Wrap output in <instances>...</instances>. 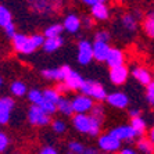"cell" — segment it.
Instances as JSON below:
<instances>
[{
	"mask_svg": "<svg viewBox=\"0 0 154 154\" xmlns=\"http://www.w3.org/2000/svg\"><path fill=\"white\" fill-rule=\"evenodd\" d=\"M72 125L81 133H86L89 136H99L101 132V121L88 112V114H74Z\"/></svg>",
	"mask_w": 154,
	"mask_h": 154,
	"instance_id": "cell-1",
	"label": "cell"
},
{
	"mask_svg": "<svg viewBox=\"0 0 154 154\" xmlns=\"http://www.w3.org/2000/svg\"><path fill=\"white\" fill-rule=\"evenodd\" d=\"M29 8L40 15H49L63 7V0H26Z\"/></svg>",
	"mask_w": 154,
	"mask_h": 154,
	"instance_id": "cell-2",
	"label": "cell"
},
{
	"mask_svg": "<svg viewBox=\"0 0 154 154\" xmlns=\"http://www.w3.org/2000/svg\"><path fill=\"white\" fill-rule=\"evenodd\" d=\"M81 93L88 94L94 101H106L108 94L106 88L100 82L93 81V79H85V82H83L82 88H81Z\"/></svg>",
	"mask_w": 154,
	"mask_h": 154,
	"instance_id": "cell-3",
	"label": "cell"
},
{
	"mask_svg": "<svg viewBox=\"0 0 154 154\" xmlns=\"http://www.w3.org/2000/svg\"><path fill=\"white\" fill-rule=\"evenodd\" d=\"M26 117H28V122L32 126H46L51 124V115L36 104H31Z\"/></svg>",
	"mask_w": 154,
	"mask_h": 154,
	"instance_id": "cell-4",
	"label": "cell"
},
{
	"mask_svg": "<svg viewBox=\"0 0 154 154\" xmlns=\"http://www.w3.org/2000/svg\"><path fill=\"white\" fill-rule=\"evenodd\" d=\"M121 140L117 139V137L114 136V135H111V133L108 132L106 133V135H100L99 136V140H97V146H99V149H100L101 151H104V153H117V151L121 150Z\"/></svg>",
	"mask_w": 154,
	"mask_h": 154,
	"instance_id": "cell-5",
	"label": "cell"
},
{
	"mask_svg": "<svg viewBox=\"0 0 154 154\" xmlns=\"http://www.w3.org/2000/svg\"><path fill=\"white\" fill-rule=\"evenodd\" d=\"M76 60L81 65H88L93 58V43L82 39L76 45Z\"/></svg>",
	"mask_w": 154,
	"mask_h": 154,
	"instance_id": "cell-6",
	"label": "cell"
},
{
	"mask_svg": "<svg viewBox=\"0 0 154 154\" xmlns=\"http://www.w3.org/2000/svg\"><path fill=\"white\" fill-rule=\"evenodd\" d=\"M71 100L75 114H88V112L92 111V108H93L94 103H96L92 97H89L85 93L76 94V96L72 97Z\"/></svg>",
	"mask_w": 154,
	"mask_h": 154,
	"instance_id": "cell-7",
	"label": "cell"
},
{
	"mask_svg": "<svg viewBox=\"0 0 154 154\" xmlns=\"http://www.w3.org/2000/svg\"><path fill=\"white\" fill-rule=\"evenodd\" d=\"M45 35L43 33H33L31 36H26L25 42H24V46H22L21 54H32L33 51H36L39 47L43 46V43H45Z\"/></svg>",
	"mask_w": 154,
	"mask_h": 154,
	"instance_id": "cell-8",
	"label": "cell"
},
{
	"mask_svg": "<svg viewBox=\"0 0 154 154\" xmlns=\"http://www.w3.org/2000/svg\"><path fill=\"white\" fill-rule=\"evenodd\" d=\"M15 107V101L13 97H0V125H7L10 122L11 112Z\"/></svg>",
	"mask_w": 154,
	"mask_h": 154,
	"instance_id": "cell-9",
	"label": "cell"
},
{
	"mask_svg": "<svg viewBox=\"0 0 154 154\" xmlns=\"http://www.w3.org/2000/svg\"><path fill=\"white\" fill-rule=\"evenodd\" d=\"M111 135H114L117 139H119L121 142H132L135 140L137 136L136 131L132 128V125L129 124V125H119V126H115L114 129L110 131Z\"/></svg>",
	"mask_w": 154,
	"mask_h": 154,
	"instance_id": "cell-10",
	"label": "cell"
},
{
	"mask_svg": "<svg viewBox=\"0 0 154 154\" xmlns=\"http://www.w3.org/2000/svg\"><path fill=\"white\" fill-rule=\"evenodd\" d=\"M71 67L69 65H61L58 68H46L43 69L40 74L47 81H57V82H61V81H64L65 75L69 72Z\"/></svg>",
	"mask_w": 154,
	"mask_h": 154,
	"instance_id": "cell-11",
	"label": "cell"
},
{
	"mask_svg": "<svg viewBox=\"0 0 154 154\" xmlns=\"http://www.w3.org/2000/svg\"><path fill=\"white\" fill-rule=\"evenodd\" d=\"M110 81H111L114 85H124V83L128 81L129 76V69L125 64L124 65H118V67H112L110 68Z\"/></svg>",
	"mask_w": 154,
	"mask_h": 154,
	"instance_id": "cell-12",
	"label": "cell"
},
{
	"mask_svg": "<svg viewBox=\"0 0 154 154\" xmlns=\"http://www.w3.org/2000/svg\"><path fill=\"white\" fill-rule=\"evenodd\" d=\"M106 101L111 107L118 108V110H124V108H126L129 106V97L124 92H114V93L107 94Z\"/></svg>",
	"mask_w": 154,
	"mask_h": 154,
	"instance_id": "cell-13",
	"label": "cell"
},
{
	"mask_svg": "<svg viewBox=\"0 0 154 154\" xmlns=\"http://www.w3.org/2000/svg\"><path fill=\"white\" fill-rule=\"evenodd\" d=\"M110 50H111V46L108 42H99V40L93 42V58L96 61L106 63Z\"/></svg>",
	"mask_w": 154,
	"mask_h": 154,
	"instance_id": "cell-14",
	"label": "cell"
},
{
	"mask_svg": "<svg viewBox=\"0 0 154 154\" xmlns=\"http://www.w3.org/2000/svg\"><path fill=\"white\" fill-rule=\"evenodd\" d=\"M132 76L143 86H147L154 81V75L151 74L150 69L146 67H142V65H137L132 69Z\"/></svg>",
	"mask_w": 154,
	"mask_h": 154,
	"instance_id": "cell-15",
	"label": "cell"
},
{
	"mask_svg": "<svg viewBox=\"0 0 154 154\" xmlns=\"http://www.w3.org/2000/svg\"><path fill=\"white\" fill-rule=\"evenodd\" d=\"M83 82H85V78H83L79 72L74 71L72 68L69 69V72L65 75V78H64V83L68 86L69 92H71V90H81Z\"/></svg>",
	"mask_w": 154,
	"mask_h": 154,
	"instance_id": "cell-16",
	"label": "cell"
},
{
	"mask_svg": "<svg viewBox=\"0 0 154 154\" xmlns=\"http://www.w3.org/2000/svg\"><path fill=\"white\" fill-rule=\"evenodd\" d=\"M63 25H64V29L68 33H76L82 26V20L76 14H68L65 15Z\"/></svg>",
	"mask_w": 154,
	"mask_h": 154,
	"instance_id": "cell-17",
	"label": "cell"
},
{
	"mask_svg": "<svg viewBox=\"0 0 154 154\" xmlns=\"http://www.w3.org/2000/svg\"><path fill=\"white\" fill-rule=\"evenodd\" d=\"M90 15L96 21H106L110 18V10L106 3H97L90 7Z\"/></svg>",
	"mask_w": 154,
	"mask_h": 154,
	"instance_id": "cell-18",
	"label": "cell"
},
{
	"mask_svg": "<svg viewBox=\"0 0 154 154\" xmlns=\"http://www.w3.org/2000/svg\"><path fill=\"white\" fill-rule=\"evenodd\" d=\"M106 64L112 68V67H118V65H124L125 64V54L124 51L119 50V49H112L110 50V54H108L107 60H106Z\"/></svg>",
	"mask_w": 154,
	"mask_h": 154,
	"instance_id": "cell-19",
	"label": "cell"
},
{
	"mask_svg": "<svg viewBox=\"0 0 154 154\" xmlns=\"http://www.w3.org/2000/svg\"><path fill=\"white\" fill-rule=\"evenodd\" d=\"M63 45H64L63 36H54V38H46L42 47L46 53H54V51H57L58 49H61Z\"/></svg>",
	"mask_w": 154,
	"mask_h": 154,
	"instance_id": "cell-20",
	"label": "cell"
},
{
	"mask_svg": "<svg viewBox=\"0 0 154 154\" xmlns=\"http://www.w3.org/2000/svg\"><path fill=\"white\" fill-rule=\"evenodd\" d=\"M57 111L60 114L65 115V117H72L75 114L74 112V107H72V100L67 99L65 96H61L60 100L57 101Z\"/></svg>",
	"mask_w": 154,
	"mask_h": 154,
	"instance_id": "cell-21",
	"label": "cell"
},
{
	"mask_svg": "<svg viewBox=\"0 0 154 154\" xmlns=\"http://www.w3.org/2000/svg\"><path fill=\"white\" fill-rule=\"evenodd\" d=\"M136 149L140 154H154V144L149 137L140 136L136 142Z\"/></svg>",
	"mask_w": 154,
	"mask_h": 154,
	"instance_id": "cell-22",
	"label": "cell"
},
{
	"mask_svg": "<svg viewBox=\"0 0 154 154\" xmlns=\"http://www.w3.org/2000/svg\"><path fill=\"white\" fill-rule=\"evenodd\" d=\"M131 125H132V128L136 131L137 136H143L144 133H146V129H147V122L146 119L143 118V117H133V118H131Z\"/></svg>",
	"mask_w": 154,
	"mask_h": 154,
	"instance_id": "cell-23",
	"label": "cell"
},
{
	"mask_svg": "<svg viewBox=\"0 0 154 154\" xmlns=\"http://www.w3.org/2000/svg\"><path fill=\"white\" fill-rule=\"evenodd\" d=\"M122 26L129 31V32H133V31H136L137 28V17L135 14H125L122 15Z\"/></svg>",
	"mask_w": 154,
	"mask_h": 154,
	"instance_id": "cell-24",
	"label": "cell"
},
{
	"mask_svg": "<svg viewBox=\"0 0 154 154\" xmlns=\"http://www.w3.org/2000/svg\"><path fill=\"white\" fill-rule=\"evenodd\" d=\"M10 92H11V94L15 97H22L28 93V88H26V85L24 82H21V81H14V82L10 85Z\"/></svg>",
	"mask_w": 154,
	"mask_h": 154,
	"instance_id": "cell-25",
	"label": "cell"
},
{
	"mask_svg": "<svg viewBox=\"0 0 154 154\" xmlns=\"http://www.w3.org/2000/svg\"><path fill=\"white\" fill-rule=\"evenodd\" d=\"M63 31H65L63 24H51L45 29L43 35H45V38H54V36H61Z\"/></svg>",
	"mask_w": 154,
	"mask_h": 154,
	"instance_id": "cell-26",
	"label": "cell"
},
{
	"mask_svg": "<svg viewBox=\"0 0 154 154\" xmlns=\"http://www.w3.org/2000/svg\"><path fill=\"white\" fill-rule=\"evenodd\" d=\"M10 22H13V14L11 11L8 10L6 6H2L0 4V26H6L8 25Z\"/></svg>",
	"mask_w": 154,
	"mask_h": 154,
	"instance_id": "cell-27",
	"label": "cell"
},
{
	"mask_svg": "<svg viewBox=\"0 0 154 154\" xmlns=\"http://www.w3.org/2000/svg\"><path fill=\"white\" fill-rule=\"evenodd\" d=\"M43 97H45L47 101H51V103L57 104L61 94L58 93V90L56 89V88H46V89L43 90Z\"/></svg>",
	"mask_w": 154,
	"mask_h": 154,
	"instance_id": "cell-28",
	"label": "cell"
},
{
	"mask_svg": "<svg viewBox=\"0 0 154 154\" xmlns=\"http://www.w3.org/2000/svg\"><path fill=\"white\" fill-rule=\"evenodd\" d=\"M28 100L31 101V104H36V106H39L40 103L43 101V92H40L39 89H32V90H28Z\"/></svg>",
	"mask_w": 154,
	"mask_h": 154,
	"instance_id": "cell-29",
	"label": "cell"
},
{
	"mask_svg": "<svg viewBox=\"0 0 154 154\" xmlns=\"http://www.w3.org/2000/svg\"><path fill=\"white\" fill-rule=\"evenodd\" d=\"M143 29L149 38L154 39V15L149 14V17L143 21Z\"/></svg>",
	"mask_w": 154,
	"mask_h": 154,
	"instance_id": "cell-30",
	"label": "cell"
},
{
	"mask_svg": "<svg viewBox=\"0 0 154 154\" xmlns=\"http://www.w3.org/2000/svg\"><path fill=\"white\" fill-rule=\"evenodd\" d=\"M90 114L103 122L104 115H106V108H104V106H103L101 103H94V106H93V108H92Z\"/></svg>",
	"mask_w": 154,
	"mask_h": 154,
	"instance_id": "cell-31",
	"label": "cell"
},
{
	"mask_svg": "<svg viewBox=\"0 0 154 154\" xmlns=\"http://www.w3.org/2000/svg\"><path fill=\"white\" fill-rule=\"evenodd\" d=\"M86 147L83 146L81 142H76V140H72L68 143V150L71 154H83L85 153Z\"/></svg>",
	"mask_w": 154,
	"mask_h": 154,
	"instance_id": "cell-32",
	"label": "cell"
},
{
	"mask_svg": "<svg viewBox=\"0 0 154 154\" xmlns=\"http://www.w3.org/2000/svg\"><path fill=\"white\" fill-rule=\"evenodd\" d=\"M40 107L45 110V111H47L50 115H53L54 112H57V104H54L51 103V101H47L46 99H43V101L39 104Z\"/></svg>",
	"mask_w": 154,
	"mask_h": 154,
	"instance_id": "cell-33",
	"label": "cell"
},
{
	"mask_svg": "<svg viewBox=\"0 0 154 154\" xmlns=\"http://www.w3.org/2000/svg\"><path fill=\"white\" fill-rule=\"evenodd\" d=\"M51 129H53V132L56 133H64L67 131V125H65L64 121H61V119H54L51 122Z\"/></svg>",
	"mask_w": 154,
	"mask_h": 154,
	"instance_id": "cell-34",
	"label": "cell"
},
{
	"mask_svg": "<svg viewBox=\"0 0 154 154\" xmlns=\"http://www.w3.org/2000/svg\"><path fill=\"white\" fill-rule=\"evenodd\" d=\"M146 100L150 106H154V81L146 86Z\"/></svg>",
	"mask_w": 154,
	"mask_h": 154,
	"instance_id": "cell-35",
	"label": "cell"
},
{
	"mask_svg": "<svg viewBox=\"0 0 154 154\" xmlns=\"http://www.w3.org/2000/svg\"><path fill=\"white\" fill-rule=\"evenodd\" d=\"M111 39V35L107 31H97L94 33V40H99V42H110Z\"/></svg>",
	"mask_w": 154,
	"mask_h": 154,
	"instance_id": "cell-36",
	"label": "cell"
},
{
	"mask_svg": "<svg viewBox=\"0 0 154 154\" xmlns=\"http://www.w3.org/2000/svg\"><path fill=\"white\" fill-rule=\"evenodd\" d=\"M8 143H10L8 136L3 132V131H0V153H3V151L7 150Z\"/></svg>",
	"mask_w": 154,
	"mask_h": 154,
	"instance_id": "cell-37",
	"label": "cell"
},
{
	"mask_svg": "<svg viewBox=\"0 0 154 154\" xmlns=\"http://www.w3.org/2000/svg\"><path fill=\"white\" fill-rule=\"evenodd\" d=\"M4 33H6V36H7V38H10V39H13V38H14V35L17 33V28H15L14 22H10L8 25L4 26Z\"/></svg>",
	"mask_w": 154,
	"mask_h": 154,
	"instance_id": "cell-38",
	"label": "cell"
},
{
	"mask_svg": "<svg viewBox=\"0 0 154 154\" xmlns=\"http://www.w3.org/2000/svg\"><path fill=\"white\" fill-rule=\"evenodd\" d=\"M38 154H58V151H57V149L53 146H45L40 149Z\"/></svg>",
	"mask_w": 154,
	"mask_h": 154,
	"instance_id": "cell-39",
	"label": "cell"
},
{
	"mask_svg": "<svg viewBox=\"0 0 154 154\" xmlns=\"http://www.w3.org/2000/svg\"><path fill=\"white\" fill-rule=\"evenodd\" d=\"M56 89L58 90V93L63 96V94H65L67 92H69V89H68V86L64 83V81H61V82H58L57 85H56Z\"/></svg>",
	"mask_w": 154,
	"mask_h": 154,
	"instance_id": "cell-40",
	"label": "cell"
},
{
	"mask_svg": "<svg viewBox=\"0 0 154 154\" xmlns=\"http://www.w3.org/2000/svg\"><path fill=\"white\" fill-rule=\"evenodd\" d=\"M82 20V26L83 28H92L93 26V20H92V17H83V18H81Z\"/></svg>",
	"mask_w": 154,
	"mask_h": 154,
	"instance_id": "cell-41",
	"label": "cell"
},
{
	"mask_svg": "<svg viewBox=\"0 0 154 154\" xmlns=\"http://www.w3.org/2000/svg\"><path fill=\"white\" fill-rule=\"evenodd\" d=\"M119 154H140V153L137 150H135V149H131V147H124V149L119 150Z\"/></svg>",
	"mask_w": 154,
	"mask_h": 154,
	"instance_id": "cell-42",
	"label": "cell"
},
{
	"mask_svg": "<svg viewBox=\"0 0 154 154\" xmlns=\"http://www.w3.org/2000/svg\"><path fill=\"white\" fill-rule=\"evenodd\" d=\"M83 4H86V6H94V4H97V3H106V0H81Z\"/></svg>",
	"mask_w": 154,
	"mask_h": 154,
	"instance_id": "cell-43",
	"label": "cell"
},
{
	"mask_svg": "<svg viewBox=\"0 0 154 154\" xmlns=\"http://www.w3.org/2000/svg\"><path fill=\"white\" fill-rule=\"evenodd\" d=\"M128 114H129V117L131 118H133V117H139L140 115V110L139 108H131L128 111Z\"/></svg>",
	"mask_w": 154,
	"mask_h": 154,
	"instance_id": "cell-44",
	"label": "cell"
},
{
	"mask_svg": "<svg viewBox=\"0 0 154 154\" xmlns=\"http://www.w3.org/2000/svg\"><path fill=\"white\" fill-rule=\"evenodd\" d=\"M83 154H99V151H97V149H94V147H86Z\"/></svg>",
	"mask_w": 154,
	"mask_h": 154,
	"instance_id": "cell-45",
	"label": "cell"
},
{
	"mask_svg": "<svg viewBox=\"0 0 154 154\" xmlns=\"http://www.w3.org/2000/svg\"><path fill=\"white\" fill-rule=\"evenodd\" d=\"M149 139H150L154 144V126H151L150 131H149Z\"/></svg>",
	"mask_w": 154,
	"mask_h": 154,
	"instance_id": "cell-46",
	"label": "cell"
},
{
	"mask_svg": "<svg viewBox=\"0 0 154 154\" xmlns=\"http://www.w3.org/2000/svg\"><path fill=\"white\" fill-rule=\"evenodd\" d=\"M2 85H3V79L0 78V88H2Z\"/></svg>",
	"mask_w": 154,
	"mask_h": 154,
	"instance_id": "cell-47",
	"label": "cell"
},
{
	"mask_svg": "<svg viewBox=\"0 0 154 154\" xmlns=\"http://www.w3.org/2000/svg\"><path fill=\"white\" fill-rule=\"evenodd\" d=\"M150 14H151V15H154V10H153V11H151V13H150Z\"/></svg>",
	"mask_w": 154,
	"mask_h": 154,
	"instance_id": "cell-48",
	"label": "cell"
},
{
	"mask_svg": "<svg viewBox=\"0 0 154 154\" xmlns=\"http://www.w3.org/2000/svg\"><path fill=\"white\" fill-rule=\"evenodd\" d=\"M104 154H110V153H104Z\"/></svg>",
	"mask_w": 154,
	"mask_h": 154,
	"instance_id": "cell-49",
	"label": "cell"
}]
</instances>
